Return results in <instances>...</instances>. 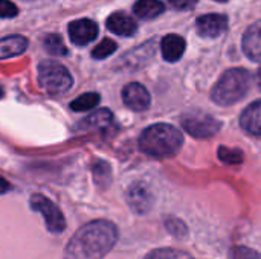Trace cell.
<instances>
[{"label":"cell","mask_w":261,"mask_h":259,"mask_svg":"<svg viewBox=\"0 0 261 259\" xmlns=\"http://www.w3.org/2000/svg\"><path fill=\"white\" fill-rule=\"evenodd\" d=\"M119 238L118 227L107 220H95L80 227L66 246L64 259H102Z\"/></svg>","instance_id":"obj_1"},{"label":"cell","mask_w":261,"mask_h":259,"mask_svg":"<svg viewBox=\"0 0 261 259\" xmlns=\"http://www.w3.org/2000/svg\"><path fill=\"white\" fill-rule=\"evenodd\" d=\"M184 143L182 133L168 124H154L142 131L139 137L141 150L151 157H170L174 156Z\"/></svg>","instance_id":"obj_2"},{"label":"cell","mask_w":261,"mask_h":259,"mask_svg":"<svg viewBox=\"0 0 261 259\" xmlns=\"http://www.w3.org/2000/svg\"><path fill=\"white\" fill-rule=\"evenodd\" d=\"M251 75L245 69L226 70L213 89L211 98L219 105H232L239 102L249 90Z\"/></svg>","instance_id":"obj_3"},{"label":"cell","mask_w":261,"mask_h":259,"mask_svg":"<svg viewBox=\"0 0 261 259\" xmlns=\"http://www.w3.org/2000/svg\"><path fill=\"white\" fill-rule=\"evenodd\" d=\"M72 76L69 70L55 61H43L38 66V84L43 90L52 95L66 93L72 87Z\"/></svg>","instance_id":"obj_4"},{"label":"cell","mask_w":261,"mask_h":259,"mask_svg":"<svg viewBox=\"0 0 261 259\" xmlns=\"http://www.w3.org/2000/svg\"><path fill=\"white\" fill-rule=\"evenodd\" d=\"M182 125H184L185 131L190 133L196 139L213 137L214 134L219 133V130L222 127V124L216 118H213L208 113L200 111V110H191V111L185 113L182 118Z\"/></svg>","instance_id":"obj_5"},{"label":"cell","mask_w":261,"mask_h":259,"mask_svg":"<svg viewBox=\"0 0 261 259\" xmlns=\"http://www.w3.org/2000/svg\"><path fill=\"white\" fill-rule=\"evenodd\" d=\"M29 205H31L32 211L43 215L44 223H46V229L50 234L58 235L66 229V220H64L63 212L47 197H44L41 194H34L29 200Z\"/></svg>","instance_id":"obj_6"},{"label":"cell","mask_w":261,"mask_h":259,"mask_svg":"<svg viewBox=\"0 0 261 259\" xmlns=\"http://www.w3.org/2000/svg\"><path fill=\"white\" fill-rule=\"evenodd\" d=\"M124 104L133 111H145L150 107V93L139 82H130L122 90Z\"/></svg>","instance_id":"obj_7"},{"label":"cell","mask_w":261,"mask_h":259,"mask_svg":"<svg viewBox=\"0 0 261 259\" xmlns=\"http://www.w3.org/2000/svg\"><path fill=\"white\" fill-rule=\"evenodd\" d=\"M69 37L76 46H86L98 37V24L89 18H80L69 24Z\"/></svg>","instance_id":"obj_8"},{"label":"cell","mask_w":261,"mask_h":259,"mask_svg":"<svg viewBox=\"0 0 261 259\" xmlns=\"http://www.w3.org/2000/svg\"><path fill=\"white\" fill-rule=\"evenodd\" d=\"M127 202L136 214H147L153 206V194L144 183H135L127 191Z\"/></svg>","instance_id":"obj_9"},{"label":"cell","mask_w":261,"mask_h":259,"mask_svg":"<svg viewBox=\"0 0 261 259\" xmlns=\"http://www.w3.org/2000/svg\"><path fill=\"white\" fill-rule=\"evenodd\" d=\"M197 32L205 38H216L225 32L228 26V18L222 14H206L197 18Z\"/></svg>","instance_id":"obj_10"},{"label":"cell","mask_w":261,"mask_h":259,"mask_svg":"<svg viewBox=\"0 0 261 259\" xmlns=\"http://www.w3.org/2000/svg\"><path fill=\"white\" fill-rule=\"evenodd\" d=\"M242 46L245 53L251 60L261 63V21H257L248 27V31L243 35Z\"/></svg>","instance_id":"obj_11"},{"label":"cell","mask_w":261,"mask_h":259,"mask_svg":"<svg viewBox=\"0 0 261 259\" xmlns=\"http://www.w3.org/2000/svg\"><path fill=\"white\" fill-rule=\"evenodd\" d=\"M240 125L242 128L252 134L261 137V101L252 102L240 116Z\"/></svg>","instance_id":"obj_12"},{"label":"cell","mask_w":261,"mask_h":259,"mask_svg":"<svg viewBox=\"0 0 261 259\" xmlns=\"http://www.w3.org/2000/svg\"><path fill=\"white\" fill-rule=\"evenodd\" d=\"M106 23H107V29L109 31H112L116 35H121V37H130L138 29L136 21L130 15H127L124 12H115V14H112L107 18Z\"/></svg>","instance_id":"obj_13"},{"label":"cell","mask_w":261,"mask_h":259,"mask_svg":"<svg viewBox=\"0 0 261 259\" xmlns=\"http://www.w3.org/2000/svg\"><path fill=\"white\" fill-rule=\"evenodd\" d=\"M161 47H162L164 58L170 63H174V61L180 60V56L185 52V40L180 35L170 34V35L164 37Z\"/></svg>","instance_id":"obj_14"},{"label":"cell","mask_w":261,"mask_h":259,"mask_svg":"<svg viewBox=\"0 0 261 259\" xmlns=\"http://www.w3.org/2000/svg\"><path fill=\"white\" fill-rule=\"evenodd\" d=\"M28 47V40L23 35H9L0 40V60L17 56Z\"/></svg>","instance_id":"obj_15"},{"label":"cell","mask_w":261,"mask_h":259,"mask_svg":"<svg viewBox=\"0 0 261 259\" xmlns=\"http://www.w3.org/2000/svg\"><path fill=\"white\" fill-rule=\"evenodd\" d=\"M165 9V5L161 0H138L133 6L135 14L139 18L144 20H151L161 15Z\"/></svg>","instance_id":"obj_16"},{"label":"cell","mask_w":261,"mask_h":259,"mask_svg":"<svg viewBox=\"0 0 261 259\" xmlns=\"http://www.w3.org/2000/svg\"><path fill=\"white\" fill-rule=\"evenodd\" d=\"M112 121H113L112 111L107 110V108H102V110H98L96 113L90 114L81 124H83V128L84 130H96V128L99 130V128L110 127L112 125Z\"/></svg>","instance_id":"obj_17"},{"label":"cell","mask_w":261,"mask_h":259,"mask_svg":"<svg viewBox=\"0 0 261 259\" xmlns=\"http://www.w3.org/2000/svg\"><path fill=\"white\" fill-rule=\"evenodd\" d=\"M98 104H99V95L95 93V92H89V93H84V95L78 96L70 104V108L73 111H89V110L95 108Z\"/></svg>","instance_id":"obj_18"},{"label":"cell","mask_w":261,"mask_h":259,"mask_svg":"<svg viewBox=\"0 0 261 259\" xmlns=\"http://www.w3.org/2000/svg\"><path fill=\"white\" fill-rule=\"evenodd\" d=\"M44 49L55 56H61V55H67V47L64 44V41L61 40L60 35L57 34H50L44 38Z\"/></svg>","instance_id":"obj_19"},{"label":"cell","mask_w":261,"mask_h":259,"mask_svg":"<svg viewBox=\"0 0 261 259\" xmlns=\"http://www.w3.org/2000/svg\"><path fill=\"white\" fill-rule=\"evenodd\" d=\"M145 259H194L190 253L177 249H158L150 252Z\"/></svg>","instance_id":"obj_20"},{"label":"cell","mask_w":261,"mask_h":259,"mask_svg":"<svg viewBox=\"0 0 261 259\" xmlns=\"http://www.w3.org/2000/svg\"><path fill=\"white\" fill-rule=\"evenodd\" d=\"M219 159L228 165H239L243 162V153L236 148L229 147H220L219 148Z\"/></svg>","instance_id":"obj_21"},{"label":"cell","mask_w":261,"mask_h":259,"mask_svg":"<svg viewBox=\"0 0 261 259\" xmlns=\"http://www.w3.org/2000/svg\"><path fill=\"white\" fill-rule=\"evenodd\" d=\"M165 227H167V231H168L173 237H176V238H185V237L188 235V227H187V224H185L182 220H179V218L168 217V218L165 220Z\"/></svg>","instance_id":"obj_22"},{"label":"cell","mask_w":261,"mask_h":259,"mask_svg":"<svg viewBox=\"0 0 261 259\" xmlns=\"http://www.w3.org/2000/svg\"><path fill=\"white\" fill-rule=\"evenodd\" d=\"M116 43L110 38H104L93 50H92V56L96 60H104L107 56H110L115 50H116Z\"/></svg>","instance_id":"obj_23"},{"label":"cell","mask_w":261,"mask_h":259,"mask_svg":"<svg viewBox=\"0 0 261 259\" xmlns=\"http://www.w3.org/2000/svg\"><path fill=\"white\" fill-rule=\"evenodd\" d=\"M229 259H261V253L246 246H236L229 250Z\"/></svg>","instance_id":"obj_24"},{"label":"cell","mask_w":261,"mask_h":259,"mask_svg":"<svg viewBox=\"0 0 261 259\" xmlns=\"http://www.w3.org/2000/svg\"><path fill=\"white\" fill-rule=\"evenodd\" d=\"M93 171H95V179L99 185H102V180H104V185L110 182V168L106 162H98Z\"/></svg>","instance_id":"obj_25"},{"label":"cell","mask_w":261,"mask_h":259,"mask_svg":"<svg viewBox=\"0 0 261 259\" xmlns=\"http://www.w3.org/2000/svg\"><path fill=\"white\" fill-rule=\"evenodd\" d=\"M18 12V8L9 0H0V18H12Z\"/></svg>","instance_id":"obj_26"},{"label":"cell","mask_w":261,"mask_h":259,"mask_svg":"<svg viewBox=\"0 0 261 259\" xmlns=\"http://www.w3.org/2000/svg\"><path fill=\"white\" fill-rule=\"evenodd\" d=\"M168 3L176 9H188L193 8L197 3V0H168Z\"/></svg>","instance_id":"obj_27"},{"label":"cell","mask_w":261,"mask_h":259,"mask_svg":"<svg viewBox=\"0 0 261 259\" xmlns=\"http://www.w3.org/2000/svg\"><path fill=\"white\" fill-rule=\"evenodd\" d=\"M9 191H11V183L5 180L3 177H0V194H6Z\"/></svg>","instance_id":"obj_28"},{"label":"cell","mask_w":261,"mask_h":259,"mask_svg":"<svg viewBox=\"0 0 261 259\" xmlns=\"http://www.w3.org/2000/svg\"><path fill=\"white\" fill-rule=\"evenodd\" d=\"M257 84H258V87L261 89V69L257 72Z\"/></svg>","instance_id":"obj_29"},{"label":"cell","mask_w":261,"mask_h":259,"mask_svg":"<svg viewBox=\"0 0 261 259\" xmlns=\"http://www.w3.org/2000/svg\"><path fill=\"white\" fill-rule=\"evenodd\" d=\"M2 96H3V89L0 87V98H2Z\"/></svg>","instance_id":"obj_30"},{"label":"cell","mask_w":261,"mask_h":259,"mask_svg":"<svg viewBox=\"0 0 261 259\" xmlns=\"http://www.w3.org/2000/svg\"><path fill=\"white\" fill-rule=\"evenodd\" d=\"M217 2H226V0H217Z\"/></svg>","instance_id":"obj_31"}]
</instances>
